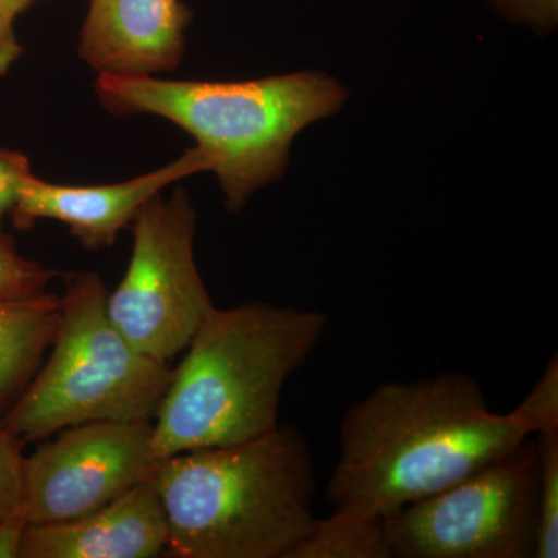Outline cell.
I'll return each mask as SVG.
<instances>
[{
	"mask_svg": "<svg viewBox=\"0 0 558 558\" xmlns=\"http://www.w3.org/2000/svg\"><path fill=\"white\" fill-rule=\"evenodd\" d=\"M328 323L325 312L260 301L213 307L154 414L157 459L240 446L277 429L286 381L306 365Z\"/></svg>",
	"mask_w": 558,
	"mask_h": 558,
	"instance_id": "2",
	"label": "cell"
},
{
	"mask_svg": "<svg viewBox=\"0 0 558 558\" xmlns=\"http://www.w3.org/2000/svg\"><path fill=\"white\" fill-rule=\"evenodd\" d=\"M190 21L180 0H90L80 57L100 75L167 72L178 68Z\"/></svg>",
	"mask_w": 558,
	"mask_h": 558,
	"instance_id": "10",
	"label": "cell"
},
{
	"mask_svg": "<svg viewBox=\"0 0 558 558\" xmlns=\"http://www.w3.org/2000/svg\"><path fill=\"white\" fill-rule=\"evenodd\" d=\"M108 295L100 275H69L50 355L0 418V428L22 447L86 422L156 414L172 368L124 339L110 322Z\"/></svg>",
	"mask_w": 558,
	"mask_h": 558,
	"instance_id": "5",
	"label": "cell"
},
{
	"mask_svg": "<svg viewBox=\"0 0 558 558\" xmlns=\"http://www.w3.org/2000/svg\"><path fill=\"white\" fill-rule=\"evenodd\" d=\"M538 462L537 539L534 558L558 557V432L534 435Z\"/></svg>",
	"mask_w": 558,
	"mask_h": 558,
	"instance_id": "14",
	"label": "cell"
},
{
	"mask_svg": "<svg viewBox=\"0 0 558 558\" xmlns=\"http://www.w3.org/2000/svg\"><path fill=\"white\" fill-rule=\"evenodd\" d=\"M538 462L534 440L453 486L385 517L391 558H534Z\"/></svg>",
	"mask_w": 558,
	"mask_h": 558,
	"instance_id": "6",
	"label": "cell"
},
{
	"mask_svg": "<svg viewBox=\"0 0 558 558\" xmlns=\"http://www.w3.org/2000/svg\"><path fill=\"white\" fill-rule=\"evenodd\" d=\"M0 2L3 3V7H5L11 16L16 20V17L24 13L25 10L31 9L36 0H0Z\"/></svg>",
	"mask_w": 558,
	"mask_h": 558,
	"instance_id": "22",
	"label": "cell"
},
{
	"mask_svg": "<svg viewBox=\"0 0 558 558\" xmlns=\"http://www.w3.org/2000/svg\"><path fill=\"white\" fill-rule=\"evenodd\" d=\"M167 549V515L149 480L81 519L28 524L20 558H157Z\"/></svg>",
	"mask_w": 558,
	"mask_h": 558,
	"instance_id": "11",
	"label": "cell"
},
{
	"mask_svg": "<svg viewBox=\"0 0 558 558\" xmlns=\"http://www.w3.org/2000/svg\"><path fill=\"white\" fill-rule=\"evenodd\" d=\"M150 483L171 557L289 558L317 521L311 447L292 425L240 446L160 459Z\"/></svg>",
	"mask_w": 558,
	"mask_h": 558,
	"instance_id": "3",
	"label": "cell"
},
{
	"mask_svg": "<svg viewBox=\"0 0 558 558\" xmlns=\"http://www.w3.org/2000/svg\"><path fill=\"white\" fill-rule=\"evenodd\" d=\"M57 271L25 258L0 226V300L28 301L50 295Z\"/></svg>",
	"mask_w": 558,
	"mask_h": 558,
	"instance_id": "15",
	"label": "cell"
},
{
	"mask_svg": "<svg viewBox=\"0 0 558 558\" xmlns=\"http://www.w3.org/2000/svg\"><path fill=\"white\" fill-rule=\"evenodd\" d=\"M24 449L0 428V520L21 508Z\"/></svg>",
	"mask_w": 558,
	"mask_h": 558,
	"instance_id": "17",
	"label": "cell"
},
{
	"mask_svg": "<svg viewBox=\"0 0 558 558\" xmlns=\"http://www.w3.org/2000/svg\"><path fill=\"white\" fill-rule=\"evenodd\" d=\"M61 322L60 296L0 300V418L36 376Z\"/></svg>",
	"mask_w": 558,
	"mask_h": 558,
	"instance_id": "12",
	"label": "cell"
},
{
	"mask_svg": "<svg viewBox=\"0 0 558 558\" xmlns=\"http://www.w3.org/2000/svg\"><path fill=\"white\" fill-rule=\"evenodd\" d=\"M202 171H211V161L196 146L167 167L112 185H57L33 175L10 216L20 230L32 229L36 220H58L84 248H108L150 197Z\"/></svg>",
	"mask_w": 558,
	"mask_h": 558,
	"instance_id": "9",
	"label": "cell"
},
{
	"mask_svg": "<svg viewBox=\"0 0 558 558\" xmlns=\"http://www.w3.org/2000/svg\"><path fill=\"white\" fill-rule=\"evenodd\" d=\"M33 175L31 160L24 154L0 148V226L10 216L21 190Z\"/></svg>",
	"mask_w": 558,
	"mask_h": 558,
	"instance_id": "18",
	"label": "cell"
},
{
	"mask_svg": "<svg viewBox=\"0 0 558 558\" xmlns=\"http://www.w3.org/2000/svg\"><path fill=\"white\" fill-rule=\"evenodd\" d=\"M159 461L153 418L73 425L25 457L21 508L28 524L81 519L153 478Z\"/></svg>",
	"mask_w": 558,
	"mask_h": 558,
	"instance_id": "8",
	"label": "cell"
},
{
	"mask_svg": "<svg viewBox=\"0 0 558 558\" xmlns=\"http://www.w3.org/2000/svg\"><path fill=\"white\" fill-rule=\"evenodd\" d=\"M289 558H391L385 519L333 510Z\"/></svg>",
	"mask_w": 558,
	"mask_h": 558,
	"instance_id": "13",
	"label": "cell"
},
{
	"mask_svg": "<svg viewBox=\"0 0 558 558\" xmlns=\"http://www.w3.org/2000/svg\"><path fill=\"white\" fill-rule=\"evenodd\" d=\"M28 521L22 508L0 520V558H20Z\"/></svg>",
	"mask_w": 558,
	"mask_h": 558,
	"instance_id": "20",
	"label": "cell"
},
{
	"mask_svg": "<svg viewBox=\"0 0 558 558\" xmlns=\"http://www.w3.org/2000/svg\"><path fill=\"white\" fill-rule=\"evenodd\" d=\"M326 487L333 510L385 519L453 486L532 438L526 422L495 413L464 373L384 381L340 422Z\"/></svg>",
	"mask_w": 558,
	"mask_h": 558,
	"instance_id": "1",
	"label": "cell"
},
{
	"mask_svg": "<svg viewBox=\"0 0 558 558\" xmlns=\"http://www.w3.org/2000/svg\"><path fill=\"white\" fill-rule=\"evenodd\" d=\"M22 57V47L14 32V17L0 2V78L10 72Z\"/></svg>",
	"mask_w": 558,
	"mask_h": 558,
	"instance_id": "21",
	"label": "cell"
},
{
	"mask_svg": "<svg viewBox=\"0 0 558 558\" xmlns=\"http://www.w3.org/2000/svg\"><path fill=\"white\" fill-rule=\"evenodd\" d=\"M510 21L531 25L538 32L553 31L558 20V0H490Z\"/></svg>",
	"mask_w": 558,
	"mask_h": 558,
	"instance_id": "19",
	"label": "cell"
},
{
	"mask_svg": "<svg viewBox=\"0 0 558 558\" xmlns=\"http://www.w3.org/2000/svg\"><path fill=\"white\" fill-rule=\"evenodd\" d=\"M132 234L130 266L108 295V315L132 347L170 365L215 307L194 258L196 211L186 191L150 197Z\"/></svg>",
	"mask_w": 558,
	"mask_h": 558,
	"instance_id": "7",
	"label": "cell"
},
{
	"mask_svg": "<svg viewBox=\"0 0 558 558\" xmlns=\"http://www.w3.org/2000/svg\"><path fill=\"white\" fill-rule=\"evenodd\" d=\"M531 428L532 436L558 432V355L550 357L542 376L513 410Z\"/></svg>",
	"mask_w": 558,
	"mask_h": 558,
	"instance_id": "16",
	"label": "cell"
},
{
	"mask_svg": "<svg viewBox=\"0 0 558 558\" xmlns=\"http://www.w3.org/2000/svg\"><path fill=\"white\" fill-rule=\"evenodd\" d=\"M98 98L116 116H156L193 135L219 178L230 213L281 179L293 138L339 112L348 92L317 72L250 81H170L98 76Z\"/></svg>",
	"mask_w": 558,
	"mask_h": 558,
	"instance_id": "4",
	"label": "cell"
}]
</instances>
